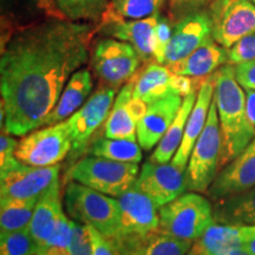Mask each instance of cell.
I'll return each instance as SVG.
<instances>
[{
  "label": "cell",
  "mask_w": 255,
  "mask_h": 255,
  "mask_svg": "<svg viewBox=\"0 0 255 255\" xmlns=\"http://www.w3.org/2000/svg\"><path fill=\"white\" fill-rule=\"evenodd\" d=\"M71 255H92L91 241L87 225L72 220Z\"/></svg>",
  "instance_id": "obj_36"
},
{
  "label": "cell",
  "mask_w": 255,
  "mask_h": 255,
  "mask_svg": "<svg viewBox=\"0 0 255 255\" xmlns=\"http://www.w3.org/2000/svg\"><path fill=\"white\" fill-rule=\"evenodd\" d=\"M94 25L50 17L7 38L0 57L5 130L25 136L43 126L70 77L89 60Z\"/></svg>",
  "instance_id": "obj_1"
},
{
  "label": "cell",
  "mask_w": 255,
  "mask_h": 255,
  "mask_svg": "<svg viewBox=\"0 0 255 255\" xmlns=\"http://www.w3.org/2000/svg\"><path fill=\"white\" fill-rule=\"evenodd\" d=\"M173 36V26L169 19L165 15L159 13L157 25L155 28L154 36V59L155 62L164 65L165 52L169 46V43Z\"/></svg>",
  "instance_id": "obj_34"
},
{
  "label": "cell",
  "mask_w": 255,
  "mask_h": 255,
  "mask_svg": "<svg viewBox=\"0 0 255 255\" xmlns=\"http://www.w3.org/2000/svg\"><path fill=\"white\" fill-rule=\"evenodd\" d=\"M207 11L213 39L226 49L255 33V5L251 0H213Z\"/></svg>",
  "instance_id": "obj_9"
},
{
  "label": "cell",
  "mask_w": 255,
  "mask_h": 255,
  "mask_svg": "<svg viewBox=\"0 0 255 255\" xmlns=\"http://www.w3.org/2000/svg\"><path fill=\"white\" fill-rule=\"evenodd\" d=\"M92 90V77L88 69H79L70 77L56 107L47 115L43 126H53L68 120L88 100Z\"/></svg>",
  "instance_id": "obj_22"
},
{
  "label": "cell",
  "mask_w": 255,
  "mask_h": 255,
  "mask_svg": "<svg viewBox=\"0 0 255 255\" xmlns=\"http://www.w3.org/2000/svg\"><path fill=\"white\" fill-rule=\"evenodd\" d=\"M241 255H250V254H248V253H247V252H246V251H245V252H244V253H242Z\"/></svg>",
  "instance_id": "obj_45"
},
{
  "label": "cell",
  "mask_w": 255,
  "mask_h": 255,
  "mask_svg": "<svg viewBox=\"0 0 255 255\" xmlns=\"http://www.w3.org/2000/svg\"><path fill=\"white\" fill-rule=\"evenodd\" d=\"M39 199V197H38ZM38 199L1 201L0 228L1 233L20 231L27 228L34 213Z\"/></svg>",
  "instance_id": "obj_28"
},
{
  "label": "cell",
  "mask_w": 255,
  "mask_h": 255,
  "mask_svg": "<svg viewBox=\"0 0 255 255\" xmlns=\"http://www.w3.org/2000/svg\"><path fill=\"white\" fill-rule=\"evenodd\" d=\"M251 226H229L213 223L191 250L199 255H241Z\"/></svg>",
  "instance_id": "obj_19"
},
{
  "label": "cell",
  "mask_w": 255,
  "mask_h": 255,
  "mask_svg": "<svg viewBox=\"0 0 255 255\" xmlns=\"http://www.w3.org/2000/svg\"><path fill=\"white\" fill-rule=\"evenodd\" d=\"M220 154L221 131L218 109L213 98L207 123L194 145L186 168V186L188 191L205 193L209 189L219 173Z\"/></svg>",
  "instance_id": "obj_6"
},
{
  "label": "cell",
  "mask_w": 255,
  "mask_h": 255,
  "mask_svg": "<svg viewBox=\"0 0 255 255\" xmlns=\"http://www.w3.org/2000/svg\"><path fill=\"white\" fill-rule=\"evenodd\" d=\"M253 187H255V137L237 157L219 171L206 193L215 202Z\"/></svg>",
  "instance_id": "obj_15"
},
{
  "label": "cell",
  "mask_w": 255,
  "mask_h": 255,
  "mask_svg": "<svg viewBox=\"0 0 255 255\" xmlns=\"http://www.w3.org/2000/svg\"><path fill=\"white\" fill-rule=\"evenodd\" d=\"M91 156L127 163H139L143 158L141 145L130 139L104 138L97 139L89 149Z\"/></svg>",
  "instance_id": "obj_27"
},
{
  "label": "cell",
  "mask_w": 255,
  "mask_h": 255,
  "mask_svg": "<svg viewBox=\"0 0 255 255\" xmlns=\"http://www.w3.org/2000/svg\"><path fill=\"white\" fill-rule=\"evenodd\" d=\"M149 104H146L145 102L142 100H138V98H135L132 96L131 100L129 101V110L130 114H131L132 119L135 120V122L138 124L141 122V120L144 117V115L148 111Z\"/></svg>",
  "instance_id": "obj_40"
},
{
  "label": "cell",
  "mask_w": 255,
  "mask_h": 255,
  "mask_svg": "<svg viewBox=\"0 0 255 255\" xmlns=\"http://www.w3.org/2000/svg\"><path fill=\"white\" fill-rule=\"evenodd\" d=\"M251 1H252V2H253V4L255 5V0H251Z\"/></svg>",
  "instance_id": "obj_46"
},
{
  "label": "cell",
  "mask_w": 255,
  "mask_h": 255,
  "mask_svg": "<svg viewBox=\"0 0 255 255\" xmlns=\"http://www.w3.org/2000/svg\"><path fill=\"white\" fill-rule=\"evenodd\" d=\"M235 66V76L244 89L255 90V60L242 63Z\"/></svg>",
  "instance_id": "obj_38"
},
{
  "label": "cell",
  "mask_w": 255,
  "mask_h": 255,
  "mask_svg": "<svg viewBox=\"0 0 255 255\" xmlns=\"http://www.w3.org/2000/svg\"><path fill=\"white\" fill-rule=\"evenodd\" d=\"M193 242L180 240L158 233L138 255H187Z\"/></svg>",
  "instance_id": "obj_33"
},
{
  "label": "cell",
  "mask_w": 255,
  "mask_h": 255,
  "mask_svg": "<svg viewBox=\"0 0 255 255\" xmlns=\"http://www.w3.org/2000/svg\"><path fill=\"white\" fill-rule=\"evenodd\" d=\"M196 97V91L183 97L182 105H181L176 117H175L171 126L168 128L167 132L162 137L161 141L158 142L149 161L156 162V163H168L174 154H176L181 143H182L188 117H189L191 110L195 105Z\"/></svg>",
  "instance_id": "obj_26"
},
{
  "label": "cell",
  "mask_w": 255,
  "mask_h": 255,
  "mask_svg": "<svg viewBox=\"0 0 255 255\" xmlns=\"http://www.w3.org/2000/svg\"><path fill=\"white\" fill-rule=\"evenodd\" d=\"M165 0H110V7L124 19H143L159 13Z\"/></svg>",
  "instance_id": "obj_31"
},
{
  "label": "cell",
  "mask_w": 255,
  "mask_h": 255,
  "mask_svg": "<svg viewBox=\"0 0 255 255\" xmlns=\"http://www.w3.org/2000/svg\"><path fill=\"white\" fill-rule=\"evenodd\" d=\"M182 102V96L171 95L149 104L144 117L137 124V139L142 149L148 151L158 144L176 117Z\"/></svg>",
  "instance_id": "obj_17"
},
{
  "label": "cell",
  "mask_w": 255,
  "mask_h": 255,
  "mask_svg": "<svg viewBox=\"0 0 255 255\" xmlns=\"http://www.w3.org/2000/svg\"><path fill=\"white\" fill-rule=\"evenodd\" d=\"M71 241L72 221L63 213L51 237L38 246L37 255H71Z\"/></svg>",
  "instance_id": "obj_30"
},
{
  "label": "cell",
  "mask_w": 255,
  "mask_h": 255,
  "mask_svg": "<svg viewBox=\"0 0 255 255\" xmlns=\"http://www.w3.org/2000/svg\"><path fill=\"white\" fill-rule=\"evenodd\" d=\"M141 62V57L129 43L111 37L98 40L91 56V66L97 77L113 88L135 77Z\"/></svg>",
  "instance_id": "obj_8"
},
{
  "label": "cell",
  "mask_w": 255,
  "mask_h": 255,
  "mask_svg": "<svg viewBox=\"0 0 255 255\" xmlns=\"http://www.w3.org/2000/svg\"><path fill=\"white\" fill-rule=\"evenodd\" d=\"M18 141H15L13 137L9 136V133H1L0 137V167H4L15 158V149H17Z\"/></svg>",
  "instance_id": "obj_39"
},
{
  "label": "cell",
  "mask_w": 255,
  "mask_h": 255,
  "mask_svg": "<svg viewBox=\"0 0 255 255\" xmlns=\"http://www.w3.org/2000/svg\"><path fill=\"white\" fill-rule=\"evenodd\" d=\"M214 223L229 226L255 225V187L215 201L213 207Z\"/></svg>",
  "instance_id": "obj_25"
},
{
  "label": "cell",
  "mask_w": 255,
  "mask_h": 255,
  "mask_svg": "<svg viewBox=\"0 0 255 255\" xmlns=\"http://www.w3.org/2000/svg\"><path fill=\"white\" fill-rule=\"evenodd\" d=\"M38 245L27 228L0 234V255H37Z\"/></svg>",
  "instance_id": "obj_32"
},
{
  "label": "cell",
  "mask_w": 255,
  "mask_h": 255,
  "mask_svg": "<svg viewBox=\"0 0 255 255\" xmlns=\"http://www.w3.org/2000/svg\"><path fill=\"white\" fill-rule=\"evenodd\" d=\"M213 98H214V73L205 78L197 91L195 105L188 117L182 143L171 162L183 170H186L194 145L206 126Z\"/></svg>",
  "instance_id": "obj_18"
},
{
  "label": "cell",
  "mask_w": 255,
  "mask_h": 255,
  "mask_svg": "<svg viewBox=\"0 0 255 255\" xmlns=\"http://www.w3.org/2000/svg\"><path fill=\"white\" fill-rule=\"evenodd\" d=\"M57 8L63 17L72 21L96 23L109 8L108 0H56Z\"/></svg>",
  "instance_id": "obj_29"
},
{
  "label": "cell",
  "mask_w": 255,
  "mask_h": 255,
  "mask_svg": "<svg viewBox=\"0 0 255 255\" xmlns=\"http://www.w3.org/2000/svg\"><path fill=\"white\" fill-rule=\"evenodd\" d=\"M158 233L195 242L214 223L213 206L207 197L194 193L182 194L158 210Z\"/></svg>",
  "instance_id": "obj_3"
},
{
  "label": "cell",
  "mask_w": 255,
  "mask_h": 255,
  "mask_svg": "<svg viewBox=\"0 0 255 255\" xmlns=\"http://www.w3.org/2000/svg\"><path fill=\"white\" fill-rule=\"evenodd\" d=\"M245 251L250 255H255V225L251 226L250 234L246 242H245Z\"/></svg>",
  "instance_id": "obj_42"
},
{
  "label": "cell",
  "mask_w": 255,
  "mask_h": 255,
  "mask_svg": "<svg viewBox=\"0 0 255 255\" xmlns=\"http://www.w3.org/2000/svg\"><path fill=\"white\" fill-rule=\"evenodd\" d=\"M178 75L167 65L157 62L150 63L135 76L133 97L151 104L171 95H180L177 89ZM181 96V95H180Z\"/></svg>",
  "instance_id": "obj_20"
},
{
  "label": "cell",
  "mask_w": 255,
  "mask_h": 255,
  "mask_svg": "<svg viewBox=\"0 0 255 255\" xmlns=\"http://www.w3.org/2000/svg\"><path fill=\"white\" fill-rule=\"evenodd\" d=\"M246 91V110L248 119L255 127V90L245 89Z\"/></svg>",
  "instance_id": "obj_41"
},
{
  "label": "cell",
  "mask_w": 255,
  "mask_h": 255,
  "mask_svg": "<svg viewBox=\"0 0 255 255\" xmlns=\"http://www.w3.org/2000/svg\"><path fill=\"white\" fill-rule=\"evenodd\" d=\"M63 213L60 188L57 180L39 196L27 227L38 246L43 245L51 237Z\"/></svg>",
  "instance_id": "obj_23"
},
{
  "label": "cell",
  "mask_w": 255,
  "mask_h": 255,
  "mask_svg": "<svg viewBox=\"0 0 255 255\" xmlns=\"http://www.w3.org/2000/svg\"><path fill=\"white\" fill-rule=\"evenodd\" d=\"M138 165L89 155L70 169L72 181L105 195L120 197L135 184Z\"/></svg>",
  "instance_id": "obj_5"
},
{
  "label": "cell",
  "mask_w": 255,
  "mask_h": 255,
  "mask_svg": "<svg viewBox=\"0 0 255 255\" xmlns=\"http://www.w3.org/2000/svg\"><path fill=\"white\" fill-rule=\"evenodd\" d=\"M116 88L98 89L66 122L72 136V150L78 152L87 146L96 130L108 120L114 105Z\"/></svg>",
  "instance_id": "obj_11"
},
{
  "label": "cell",
  "mask_w": 255,
  "mask_h": 255,
  "mask_svg": "<svg viewBox=\"0 0 255 255\" xmlns=\"http://www.w3.org/2000/svg\"><path fill=\"white\" fill-rule=\"evenodd\" d=\"M212 38L208 11L187 14L173 26V36L165 52L164 65L180 62Z\"/></svg>",
  "instance_id": "obj_16"
},
{
  "label": "cell",
  "mask_w": 255,
  "mask_h": 255,
  "mask_svg": "<svg viewBox=\"0 0 255 255\" xmlns=\"http://www.w3.org/2000/svg\"><path fill=\"white\" fill-rule=\"evenodd\" d=\"M225 64H228V49L216 43L212 37L184 59L167 66L176 75L206 78Z\"/></svg>",
  "instance_id": "obj_21"
},
{
  "label": "cell",
  "mask_w": 255,
  "mask_h": 255,
  "mask_svg": "<svg viewBox=\"0 0 255 255\" xmlns=\"http://www.w3.org/2000/svg\"><path fill=\"white\" fill-rule=\"evenodd\" d=\"M119 231L114 237L117 235L145 237L158 233L159 208L150 197L142 193L135 184L119 197Z\"/></svg>",
  "instance_id": "obj_14"
},
{
  "label": "cell",
  "mask_w": 255,
  "mask_h": 255,
  "mask_svg": "<svg viewBox=\"0 0 255 255\" xmlns=\"http://www.w3.org/2000/svg\"><path fill=\"white\" fill-rule=\"evenodd\" d=\"M135 186L161 208L187 190L186 170L174 163L148 161L143 164Z\"/></svg>",
  "instance_id": "obj_12"
},
{
  "label": "cell",
  "mask_w": 255,
  "mask_h": 255,
  "mask_svg": "<svg viewBox=\"0 0 255 255\" xmlns=\"http://www.w3.org/2000/svg\"><path fill=\"white\" fill-rule=\"evenodd\" d=\"M187 255H199V254H197L196 252H194L193 250H190V251H189V253H188Z\"/></svg>",
  "instance_id": "obj_44"
},
{
  "label": "cell",
  "mask_w": 255,
  "mask_h": 255,
  "mask_svg": "<svg viewBox=\"0 0 255 255\" xmlns=\"http://www.w3.org/2000/svg\"><path fill=\"white\" fill-rule=\"evenodd\" d=\"M8 2V1H12V2H25V4H34V2L39 1V0H2V2Z\"/></svg>",
  "instance_id": "obj_43"
},
{
  "label": "cell",
  "mask_w": 255,
  "mask_h": 255,
  "mask_svg": "<svg viewBox=\"0 0 255 255\" xmlns=\"http://www.w3.org/2000/svg\"><path fill=\"white\" fill-rule=\"evenodd\" d=\"M91 241L92 255H120L109 239L104 237L94 226L87 225Z\"/></svg>",
  "instance_id": "obj_37"
},
{
  "label": "cell",
  "mask_w": 255,
  "mask_h": 255,
  "mask_svg": "<svg viewBox=\"0 0 255 255\" xmlns=\"http://www.w3.org/2000/svg\"><path fill=\"white\" fill-rule=\"evenodd\" d=\"M71 149L72 136L65 120L25 135L18 143L15 157L27 165L51 167L65 158Z\"/></svg>",
  "instance_id": "obj_7"
},
{
  "label": "cell",
  "mask_w": 255,
  "mask_h": 255,
  "mask_svg": "<svg viewBox=\"0 0 255 255\" xmlns=\"http://www.w3.org/2000/svg\"><path fill=\"white\" fill-rule=\"evenodd\" d=\"M255 60V33L241 38L228 49V64H239Z\"/></svg>",
  "instance_id": "obj_35"
},
{
  "label": "cell",
  "mask_w": 255,
  "mask_h": 255,
  "mask_svg": "<svg viewBox=\"0 0 255 255\" xmlns=\"http://www.w3.org/2000/svg\"><path fill=\"white\" fill-rule=\"evenodd\" d=\"M1 169L0 200L38 199L55 181L58 180L59 164L33 167L21 163L17 158Z\"/></svg>",
  "instance_id": "obj_10"
},
{
  "label": "cell",
  "mask_w": 255,
  "mask_h": 255,
  "mask_svg": "<svg viewBox=\"0 0 255 255\" xmlns=\"http://www.w3.org/2000/svg\"><path fill=\"white\" fill-rule=\"evenodd\" d=\"M64 201L73 221L94 226L108 239L119 231V200L73 181L66 187Z\"/></svg>",
  "instance_id": "obj_4"
},
{
  "label": "cell",
  "mask_w": 255,
  "mask_h": 255,
  "mask_svg": "<svg viewBox=\"0 0 255 255\" xmlns=\"http://www.w3.org/2000/svg\"><path fill=\"white\" fill-rule=\"evenodd\" d=\"M214 102L221 131L220 171L255 137V127L246 110V91L238 82L232 64H225L214 72Z\"/></svg>",
  "instance_id": "obj_2"
},
{
  "label": "cell",
  "mask_w": 255,
  "mask_h": 255,
  "mask_svg": "<svg viewBox=\"0 0 255 255\" xmlns=\"http://www.w3.org/2000/svg\"><path fill=\"white\" fill-rule=\"evenodd\" d=\"M135 77L123 85L114 102L109 117L104 124V137L114 139L136 141L137 123L129 110V101L133 96Z\"/></svg>",
  "instance_id": "obj_24"
},
{
  "label": "cell",
  "mask_w": 255,
  "mask_h": 255,
  "mask_svg": "<svg viewBox=\"0 0 255 255\" xmlns=\"http://www.w3.org/2000/svg\"><path fill=\"white\" fill-rule=\"evenodd\" d=\"M159 13L143 19H124L108 8L98 28L105 36L127 41L131 45L142 62L154 58V36Z\"/></svg>",
  "instance_id": "obj_13"
}]
</instances>
